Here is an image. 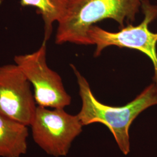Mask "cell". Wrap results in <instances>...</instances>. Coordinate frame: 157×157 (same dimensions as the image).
<instances>
[{
	"label": "cell",
	"mask_w": 157,
	"mask_h": 157,
	"mask_svg": "<svg viewBox=\"0 0 157 157\" xmlns=\"http://www.w3.org/2000/svg\"><path fill=\"white\" fill-rule=\"evenodd\" d=\"M28 126L0 115V157H21L28 149Z\"/></svg>",
	"instance_id": "obj_7"
},
{
	"label": "cell",
	"mask_w": 157,
	"mask_h": 157,
	"mask_svg": "<svg viewBox=\"0 0 157 157\" xmlns=\"http://www.w3.org/2000/svg\"><path fill=\"white\" fill-rule=\"evenodd\" d=\"M15 63L22 71L33 88L37 106L52 109H64L71 104L62 78L47 63L46 42L32 53L17 55Z\"/></svg>",
	"instance_id": "obj_5"
},
{
	"label": "cell",
	"mask_w": 157,
	"mask_h": 157,
	"mask_svg": "<svg viewBox=\"0 0 157 157\" xmlns=\"http://www.w3.org/2000/svg\"><path fill=\"white\" fill-rule=\"evenodd\" d=\"M71 0H21L23 6H33L37 9L44 22V38L49 40L53 30V24L59 22L65 15Z\"/></svg>",
	"instance_id": "obj_8"
},
{
	"label": "cell",
	"mask_w": 157,
	"mask_h": 157,
	"mask_svg": "<svg viewBox=\"0 0 157 157\" xmlns=\"http://www.w3.org/2000/svg\"><path fill=\"white\" fill-rule=\"evenodd\" d=\"M32 85L14 64L0 67V115L29 126L37 104Z\"/></svg>",
	"instance_id": "obj_6"
},
{
	"label": "cell",
	"mask_w": 157,
	"mask_h": 157,
	"mask_svg": "<svg viewBox=\"0 0 157 157\" xmlns=\"http://www.w3.org/2000/svg\"><path fill=\"white\" fill-rule=\"evenodd\" d=\"M141 9L144 17L137 26L129 24L117 32H111L94 25L89 29L87 35L91 45H96L95 56H99L110 46L136 50L144 54L153 64V83L157 87V33L151 32L148 28L149 25L157 17V6L152 5L148 0H143Z\"/></svg>",
	"instance_id": "obj_3"
},
{
	"label": "cell",
	"mask_w": 157,
	"mask_h": 157,
	"mask_svg": "<svg viewBox=\"0 0 157 157\" xmlns=\"http://www.w3.org/2000/svg\"><path fill=\"white\" fill-rule=\"evenodd\" d=\"M29 126L34 141L41 149L50 155L60 157L67 155L83 126L78 115L69 114L64 109L37 106Z\"/></svg>",
	"instance_id": "obj_4"
},
{
	"label": "cell",
	"mask_w": 157,
	"mask_h": 157,
	"mask_svg": "<svg viewBox=\"0 0 157 157\" xmlns=\"http://www.w3.org/2000/svg\"><path fill=\"white\" fill-rule=\"evenodd\" d=\"M143 0H71L62 19L58 23L56 44L67 43L91 45L89 29L96 23L111 19L123 28L124 22H133Z\"/></svg>",
	"instance_id": "obj_2"
},
{
	"label": "cell",
	"mask_w": 157,
	"mask_h": 157,
	"mask_svg": "<svg viewBox=\"0 0 157 157\" xmlns=\"http://www.w3.org/2000/svg\"><path fill=\"white\" fill-rule=\"evenodd\" d=\"M79 89L82 105L78 116L83 126L100 123L111 132L118 147L124 155L130 150L129 129L141 112L157 105V87L154 83L147 86L133 100L121 107L104 104L93 94L90 85L84 76L71 65Z\"/></svg>",
	"instance_id": "obj_1"
}]
</instances>
